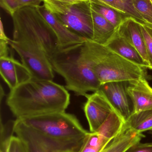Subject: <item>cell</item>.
I'll use <instances>...</instances> for the list:
<instances>
[{"label": "cell", "mask_w": 152, "mask_h": 152, "mask_svg": "<svg viewBox=\"0 0 152 152\" xmlns=\"http://www.w3.org/2000/svg\"><path fill=\"white\" fill-rule=\"evenodd\" d=\"M126 125L127 127L138 133L152 130V110L133 113Z\"/></svg>", "instance_id": "cell-19"}, {"label": "cell", "mask_w": 152, "mask_h": 152, "mask_svg": "<svg viewBox=\"0 0 152 152\" xmlns=\"http://www.w3.org/2000/svg\"><path fill=\"white\" fill-rule=\"evenodd\" d=\"M128 15L141 24L147 25L133 4V0H99Z\"/></svg>", "instance_id": "cell-20"}, {"label": "cell", "mask_w": 152, "mask_h": 152, "mask_svg": "<svg viewBox=\"0 0 152 152\" xmlns=\"http://www.w3.org/2000/svg\"><path fill=\"white\" fill-rule=\"evenodd\" d=\"M84 51L101 85L114 81L129 82L145 77L144 68L124 58L105 45L87 40L84 43Z\"/></svg>", "instance_id": "cell-4"}, {"label": "cell", "mask_w": 152, "mask_h": 152, "mask_svg": "<svg viewBox=\"0 0 152 152\" xmlns=\"http://www.w3.org/2000/svg\"><path fill=\"white\" fill-rule=\"evenodd\" d=\"M6 103L16 119L65 112L70 103L66 87L51 80L32 77L10 90Z\"/></svg>", "instance_id": "cell-2"}, {"label": "cell", "mask_w": 152, "mask_h": 152, "mask_svg": "<svg viewBox=\"0 0 152 152\" xmlns=\"http://www.w3.org/2000/svg\"><path fill=\"white\" fill-rule=\"evenodd\" d=\"M84 44L58 48L49 60L54 71L64 78L66 88L85 96L98 91L101 83L85 56Z\"/></svg>", "instance_id": "cell-3"}, {"label": "cell", "mask_w": 152, "mask_h": 152, "mask_svg": "<svg viewBox=\"0 0 152 152\" xmlns=\"http://www.w3.org/2000/svg\"><path fill=\"white\" fill-rule=\"evenodd\" d=\"M151 1L152 3V0H151Z\"/></svg>", "instance_id": "cell-29"}, {"label": "cell", "mask_w": 152, "mask_h": 152, "mask_svg": "<svg viewBox=\"0 0 152 152\" xmlns=\"http://www.w3.org/2000/svg\"><path fill=\"white\" fill-rule=\"evenodd\" d=\"M93 36L92 41L105 45L117 31V28L109 21L92 10Z\"/></svg>", "instance_id": "cell-16"}, {"label": "cell", "mask_w": 152, "mask_h": 152, "mask_svg": "<svg viewBox=\"0 0 152 152\" xmlns=\"http://www.w3.org/2000/svg\"><path fill=\"white\" fill-rule=\"evenodd\" d=\"M127 81H114L102 84L99 90L106 96L116 112L126 122L132 114L129 102Z\"/></svg>", "instance_id": "cell-9"}, {"label": "cell", "mask_w": 152, "mask_h": 152, "mask_svg": "<svg viewBox=\"0 0 152 152\" xmlns=\"http://www.w3.org/2000/svg\"><path fill=\"white\" fill-rule=\"evenodd\" d=\"M10 42L0 40V57L9 56L11 53Z\"/></svg>", "instance_id": "cell-27"}, {"label": "cell", "mask_w": 152, "mask_h": 152, "mask_svg": "<svg viewBox=\"0 0 152 152\" xmlns=\"http://www.w3.org/2000/svg\"><path fill=\"white\" fill-rule=\"evenodd\" d=\"M83 110L89 125L90 132H96L114 110L113 107L101 91L87 94Z\"/></svg>", "instance_id": "cell-8"}, {"label": "cell", "mask_w": 152, "mask_h": 152, "mask_svg": "<svg viewBox=\"0 0 152 152\" xmlns=\"http://www.w3.org/2000/svg\"><path fill=\"white\" fill-rule=\"evenodd\" d=\"M20 120L41 134L59 141L83 142L89 133L83 127L75 115L65 112Z\"/></svg>", "instance_id": "cell-5"}, {"label": "cell", "mask_w": 152, "mask_h": 152, "mask_svg": "<svg viewBox=\"0 0 152 152\" xmlns=\"http://www.w3.org/2000/svg\"><path fill=\"white\" fill-rule=\"evenodd\" d=\"M38 9L54 32L58 40L59 48L82 43L87 40L67 28L56 15L47 10L44 4L39 6Z\"/></svg>", "instance_id": "cell-11"}, {"label": "cell", "mask_w": 152, "mask_h": 152, "mask_svg": "<svg viewBox=\"0 0 152 152\" xmlns=\"http://www.w3.org/2000/svg\"><path fill=\"white\" fill-rule=\"evenodd\" d=\"M90 1L92 10L105 18L117 28L126 19L131 18L128 15L99 0Z\"/></svg>", "instance_id": "cell-17"}, {"label": "cell", "mask_w": 152, "mask_h": 152, "mask_svg": "<svg viewBox=\"0 0 152 152\" xmlns=\"http://www.w3.org/2000/svg\"></svg>", "instance_id": "cell-30"}, {"label": "cell", "mask_w": 152, "mask_h": 152, "mask_svg": "<svg viewBox=\"0 0 152 152\" xmlns=\"http://www.w3.org/2000/svg\"><path fill=\"white\" fill-rule=\"evenodd\" d=\"M125 152H152V143H137L129 147Z\"/></svg>", "instance_id": "cell-26"}, {"label": "cell", "mask_w": 152, "mask_h": 152, "mask_svg": "<svg viewBox=\"0 0 152 152\" xmlns=\"http://www.w3.org/2000/svg\"><path fill=\"white\" fill-rule=\"evenodd\" d=\"M55 15L70 31L87 40L93 39V27L90 0L70 5L62 13Z\"/></svg>", "instance_id": "cell-7"}, {"label": "cell", "mask_w": 152, "mask_h": 152, "mask_svg": "<svg viewBox=\"0 0 152 152\" xmlns=\"http://www.w3.org/2000/svg\"><path fill=\"white\" fill-rule=\"evenodd\" d=\"M8 146H0V152H7Z\"/></svg>", "instance_id": "cell-28"}, {"label": "cell", "mask_w": 152, "mask_h": 152, "mask_svg": "<svg viewBox=\"0 0 152 152\" xmlns=\"http://www.w3.org/2000/svg\"><path fill=\"white\" fill-rule=\"evenodd\" d=\"M133 4L147 25L152 27V3L151 0H133Z\"/></svg>", "instance_id": "cell-23"}, {"label": "cell", "mask_w": 152, "mask_h": 152, "mask_svg": "<svg viewBox=\"0 0 152 152\" xmlns=\"http://www.w3.org/2000/svg\"><path fill=\"white\" fill-rule=\"evenodd\" d=\"M129 83L128 94L134 106L132 114L152 110V88L145 77Z\"/></svg>", "instance_id": "cell-12"}, {"label": "cell", "mask_w": 152, "mask_h": 152, "mask_svg": "<svg viewBox=\"0 0 152 152\" xmlns=\"http://www.w3.org/2000/svg\"><path fill=\"white\" fill-rule=\"evenodd\" d=\"M110 141L99 132H89L79 152H100Z\"/></svg>", "instance_id": "cell-21"}, {"label": "cell", "mask_w": 152, "mask_h": 152, "mask_svg": "<svg viewBox=\"0 0 152 152\" xmlns=\"http://www.w3.org/2000/svg\"><path fill=\"white\" fill-rule=\"evenodd\" d=\"M11 17L13 34L9 42L11 48L30 72L44 70L50 65V57L59 48L53 30L38 7H23Z\"/></svg>", "instance_id": "cell-1"}, {"label": "cell", "mask_w": 152, "mask_h": 152, "mask_svg": "<svg viewBox=\"0 0 152 152\" xmlns=\"http://www.w3.org/2000/svg\"><path fill=\"white\" fill-rule=\"evenodd\" d=\"M0 73L10 90L32 78L29 70L11 53L9 56L0 57Z\"/></svg>", "instance_id": "cell-10"}, {"label": "cell", "mask_w": 152, "mask_h": 152, "mask_svg": "<svg viewBox=\"0 0 152 152\" xmlns=\"http://www.w3.org/2000/svg\"><path fill=\"white\" fill-rule=\"evenodd\" d=\"M14 132L23 141L28 152H79L84 141L69 142L56 140L37 132L18 119L15 120Z\"/></svg>", "instance_id": "cell-6"}, {"label": "cell", "mask_w": 152, "mask_h": 152, "mask_svg": "<svg viewBox=\"0 0 152 152\" xmlns=\"http://www.w3.org/2000/svg\"><path fill=\"white\" fill-rule=\"evenodd\" d=\"M89 0H44L46 8L54 14H60L69 6Z\"/></svg>", "instance_id": "cell-22"}, {"label": "cell", "mask_w": 152, "mask_h": 152, "mask_svg": "<svg viewBox=\"0 0 152 152\" xmlns=\"http://www.w3.org/2000/svg\"><path fill=\"white\" fill-rule=\"evenodd\" d=\"M126 127V121L114 110L96 132L111 141L119 134Z\"/></svg>", "instance_id": "cell-18"}, {"label": "cell", "mask_w": 152, "mask_h": 152, "mask_svg": "<svg viewBox=\"0 0 152 152\" xmlns=\"http://www.w3.org/2000/svg\"><path fill=\"white\" fill-rule=\"evenodd\" d=\"M140 26L145 42L149 69H152V27L144 24H140Z\"/></svg>", "instance_id": "cell-24"}, {"label": "cell", "mask_w": 152, "mask_h": 152, "mask_svg": "<svg viewBox=\"0 0 152 152\" xmlns=\"http://www.w3.org/2000/svg\"><path fill=\"white\" fill-rule=\"evenodd\" d=\"M7 152H28L23 141L17 136L13 135L9 143Z\"/></svg>", "instance_id": "cell-25"}, {"label": "cell", "mask_w": 152, "mask_h": 152, "mask_svg": "<svg viewBox=\"0 0 152 152\" xmlns=\"http://www.w3.org/2000/svg\"><path fill=\"white\" fill-rule=\"evenodd\" d=\"M144 137L142 133L129 128L126 125L123 131L110 141L100 152H125Z\"/></svg>", "instance_id": "cell-15"}, {"label": "cell", "mask_w": 152, "mask_h": 152, "mask_svg": "<svg viewBox=\"0 0 152 152\" xmlns=\"http://www.w3.org/2000/svg\"><path fill=\"white\" fill-rule=\"evenodd\" d=\"M119 34L126 38L148 63V57L140 23L132 18L126 19L117 28Z\"/></svg>", "instance_id": "cell-14"}, {"label": "cell", "mask_w": 152, "mask_h": 152, "mask_svg": "<svg viewBox=\"0 0 152 152\" xmlns=\"http://www.w3.org/2000/svg\"><path fill=\"white\" fill-rule=\"evenodd\" d=\"M105 46L113 52L142 68H149V65L137 50L117 30L115 34Z\"/></svg>", "instance_id": "cell-13"}]
</instances>
